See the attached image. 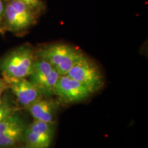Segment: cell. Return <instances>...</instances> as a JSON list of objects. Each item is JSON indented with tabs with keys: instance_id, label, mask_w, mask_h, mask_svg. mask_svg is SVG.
Instances as JSON below:
<instances>
[{
	"instance_id": "obj_7",
	"label": "cell",
	"mask_w": 148,
	"mask_h": 148,
	"mask_svg": "<svg viewBox=\"0 0 148 148\" xmlns=\"http://www.w3.org/2000/svg\"><path fill=\"white\" fill-rule=\"evenodd\" d=\"M55 134V123L34 120L27 125L23 141L27 148H49Z\"/></svg>"
},
{
	"instance_id": "obj_9",
	"label": "cell",
	"mask_w": 148,
	"mask_h": 148,
	"mask_svg": "<svg viewBox=\"0 0 148 148\" xmlns=\"http://www.w3.org/2000/svg\"><path fill=\"white\" fill-rule=\"evenodd\" d=\"M5 80L8 84V89L13 95L20 110H27L34 101L43 97L40 90L29 79L19 78Z\"/></svg>"
},
{
	"instance_id": "obj_1",
	"label": "cell",
	"mask_w": 148,
	"mask_h": 148,
	"mask_svg": "<svg viewBox=\"0 0 148 148\" xmlns=\"http://www.w3.org/2000/svg\"><path fill=\"white\" fill-rule=\"evenodd\" d=\"M36 51L29 45L12 49L0 58V72L5 79L26 78L32 73Z\"/></svg>"
},
{
	"instance_id": "obj_13",
	"label": "cell",
	"mask_w": 148,
	"mask_h": 148,
	"mask_svg": "<svg viewBox=\"0 0 148 148\" xmlns=\"http://www.w3.org/2000/svg\"><path fill=\"white\" fill-rule=\"evenodd\" d=\"M4 10H5V3H3V0H0V31L4 27V21H3V16H4Z\"/></svg>"
},
{
	"instance_id": "obj_15",
	"label": "cell",
	"mask_w": 148,
	"mask_h": 148,
	"mask_svg": "<svg viewBox=\"0 0 148 148\" xmlns=\"http://www.w3.org/2000/svg\"><path fill=\"white\" fill-rule=\"evenodd\" d=\"M11 148H27L26 146H20V147H11Z\"/></svg>"
},
{
	"instance_id": "obj_6",
	"label": "cell",
	"mask_w": 148,
	"mask_h": 148,
	"mask_svg": "<svg viewBox=\"0 0 148 148\" xmlns=\"http://www.w3.org/2000/svg\"><path fill=\"white\" fill-rule=\"evenodd\" d=\"M27 125L18 112L0 121V148H11L23 141Z\"/></svg>"
},
{
	"instance_id": "obj_11",
	"label": "cell",
	"mask_w": 148,
	"mask_h": 148,
	"mask_svg": "<svg viewBox=\"0 0 148 148\" xmlns=\"http://www.w3.org/2000/svg\"><path fill=\"white\" fill-rule=\"evenodd\" d=\"M8 90L0 98V121L20 110L13 95Z\"/></svg>"
},
{
	"instance_id": "obj_14",
	"label": "cell",
	"mask_w": 148,
	"mask_h": 148,
	"mask_svg": "<svg viewBox=\"0 0 148 148\" xmlns=\"http://www.w3.org/2000/svg\"><path fill=\"white\" fill-rule=\"evenodd\" d=\"M8 89V84L7 81L3 77H0V98L2 97L3 93Z\"/></svg>"
},
{
	"instance_id": "obj_3",
	"label": "cell",
	"mask_w": 148,
	"mask_h": 148,
	"mask_svg": "<svg viewBox=\"0 0 148 148\" xmlns=\"http://www.w3.org/2000/svg\"><path fill=\"white\" fill-rule=\"evenodd\" d=\"M37 12L18 0H8L5 4L4 27L14 32L28 29L36 21Z\"/></svg>"
},
{
	"instance_id": "obj_10",
	"label": "cell",
	"mask_w": 148,
	"mask_h": 148,
	"mask_svg": "<svg viewBox=\"0 0 148 148\" xmlns=\"http://www.w3.org/2000/svg\"><path fill=\"white\" fill-rule=\"evenodd\" d=\"M60 105L59 100L42 97L34 101L27 110L34 120L54 123Z\"/></svg>"
},
{
	"instance_id": "obj_5",
	"label": "cell",
	"mask_w": 148,
	"mask_h": 148,
	"mask_svg": "<svg viewBox=\"0 0 148 148\" xmlns=\"http://www.w3.org/2000/svg\"><path fill=\"white\" fill-rule=\"evenodd\" d=\"M60 75L47 60L36 57L29 75V81L41 92L43 97L55 95V88Z\"/></svg>"
},
{
	"instance_id": "obj_2",
	"label": "cell",
	"mask_w": 148,
	"mask_h": 148,
	"mask_svg": "<svg viewBox=\"0 0 148 148\" xmlns=\"http://www.w3.org/2000/svg\"><path fill=\"white\" fill-rule=\"evenodd\" d=\"M83 54L73 46L60 42L45 45L36 51V57L49 62L60 75H66Z\"/></svg>"
},
{
	"instance_id": "obj_4",
	"label": "cell",
	"mask_w": 148,
	"mask_h": 148,
	"mask_svg": "<svg viewBox=\"0 0 148 148\" xmlns=\"http://www.w3.org/2000/svg\"><path fill=\"white\" fill-rule=\"evenodd\" d=\"M66 75L82 84L91 94L100 90L104 83L99 68L85 54L75 62Z\"/></svg>"
},
{
	"instance_id": "obj_8",
	"label": "cell",
	"mask_w": 148,
	"mask_h": 148,
	"mask_svg": "<svg viewBox=\"0 0 148 148\" xmlns=\"http://www.w3.org/2000/svg\"><path fill=\"white\" fill-rule=\"evenodd\" d=\"M90 95L91 92L87 88L68 75H60L56 85L55 95L61 102H80L89 97Z\"/></svg>"
},
{
	"instance_id": "obj_12",
	"label": "cell",
	"mask_w": 148,
	"mask_h": 148,
	"mask_svg": "<svg viewBox=\"0 0 148 148\" xmlns=\"http://www.w3.org/2000/svg\"><path fill=\"white\" fill-rule=\"evenodd\" d=\"M18 1L28 5L34 11H36L37 13L42 11L45 8V5L42 0H18Z\"/></svg>"
}]
</instances>
